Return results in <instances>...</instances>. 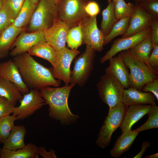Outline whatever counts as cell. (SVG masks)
<instances>
[{"mask_svg": "<svg viewBox=\"0 0 158 158\" xmlns=\"http://www.w3.org/2000/svg\"><path fill=\"white\" fill-rule=\"evenodd\" d=\"M22 79L27 86L40 90L47 86L59 87L60 80L53 76L52 68H46L35 60L28 52L14 57Z\"/></svg>", "mask_w": 158, "mask_h": 158, "instance_id": "6da1fadb", "label": "cell"}, {"mask_svg": "<svg viewBox=\"0 0 158 158\" xmlns=\"http://www.w3.org/2000/svg\"><path fill=\"white\" fill-rule=\"evenodd\" d=\"M74 84L61 87L47 86L39 90L49 106V116L60 121L62 124L68 125L75 123L79 118L78 115L71 111L68 104V97Z\"/></svg>", "mask_w": 158, "mask_h": 158, "instance_id": "7a4b0ae2", "label": "cell"}, {"mask_svg": "<svg viewBox=\"0 0 158 158\" xmlns=\"http://www.w3.org/2000/svg\"><path fill=\"white\" fill-rule=\"evenodd\" d=\"M124 63L130 70V87L141 91L144 85L158 78V71L136 58L128 49L120 52Z\"/></svg>", "mask_w": 158, "mask_h": 158, "instance_id": "3957f363", "label": "cell"}, {"mask_svg": "<svg viewBox=\"0 0 158 158\" xmlns=\"http://www.w3.org/2000/svg\"><path fill=\"white\" fill-rule=\"evenodd\" d=\"M59 19V9L54 0H40L28 25V32L43 31Z\"/></svg>", "mask_w": 158, "mask_h": 158, "instance_id": "277c9868", "label": "cell"}, {"mask_svg": "<svg viewBox=\"0 0 158 158\" xmlns=\"http://www.w3.org/2000/svg\"><path fill=\"white\" fill-rule=\"evenodd\" d=\"M128 107L122 102L109 108L96 142L100 148L104 149L109 145L113 133L122 123Z\"/></svg>", "mask_w": 158, "mask_h": 158, "instance_id": "5b68a950", "label": "cell"}, {"mask_svg": "<svg viewBox=\"0 0 158 158\" xmlns=\"http://www.w3.org/2000/svg\"><path fill=\"white\" fill-rule=\"evenodd\" d=\"M97 87L99 98L108 105L109 108L122 102L124 88L111 74L105 73L102 76Z\"/></svg>", "mask_w": 158, "mask_h": 158, "instance_id": "8992f818", "label": "cell"}, {"mask_svg": "<svg viewBox=\"0 0 158 158\" xmlns=\"http://www.w3.org/2000/svg\"><path fill=\"white\" fill-rule=\"evenodd\" d=\"M95 51L91 46L86 45L85 51L75 59L71 71V84L82 87L86 83L93 69Z\"/></svg>", "mask_w": 158, "mask_h": 158, "instance_id": "52a82bcc", "label": "cell"}, {"mask_svg": "<svg viewBox=\"0 0 158 158\" xmlns=\"http://www.w3.org/2000/svg\"><path fill=\"white\" fill-rule=\"evenodd\" d=\"M88 0H59L58 6L59 19L71 28L77 25L83 18L88 16L85 6Z\"/></svg>", "mask_w": 158, "mask_h": 158, "instance_id": "ba28073f", "label": "cell"}, {"mask_svg": "<svg viewBox=\"0 0 158 158\" xmlns=\"http://www.w3.org/2000/svg\"><path fill=\"white\" fill-rule=\"evenodd\" d=\"M80 53L77 50L70 49L66 46L56 51L55 64L52 68V73L55 78L63 81L66 85H69L70 83L71 63Z\"/></svg>", "mask_w": 158, "mask_h": 158, "instance_id": "9c48e42d", "label": "cell"}, {"mask_svg": "<svg viewBox=\"0 0 158 158\" xmlns=\"http://www.w3.org/2000/svg\"><path fill=\"white\" fill-rule=\"evenodd\" d=\"M20 105L15 107L12 115L16 120L25 119L32 115L47 104L40 90L31 89L29 92L23 94L19 101Z\"/></svg>", "mask_w": 158, "mask_h": 158, "instance_id": "30bf717a", "label": "cell"}, {"mask_svg": "<svg viewBox=\"0 0 158 158\" xmlns=\"http://www.w3.org/2000/svg\"><path fill=\"white\" fill-rule=\"evenodd\" d=\"M97 16H88L80 21L83 35V44L91 46L95 51L104 49L105 36L97 26Z\"/></svg>", "mask_w": 158, "mask_h": 158, "instance_id": "8fae6325", "label": "cell"}, {"mask_svg": "<svg viewBox=\"0 0 158 158\" xmlns=\"http://www.w3.org/2000/svg\"><path fill=\"white\" fill-rule=\"evenodd\" d=\"M151 32L150 27L136 34L125 38L115 40L111 48L100 59L103 64L117 54L122 51L129 49L138 44Z\"/></svg>", "mask_w": 158, "mask_h": 158, "instance_id": "7c38bea8", "label": "cell"}, {"mask_svg": "<svg viewBox=\"0 0 158 158\" xmlns=\"http://www.w3.org/2000/svg\"><path fill=\"white\" fill-rule=\"evenodd\" d=\"M43 41H46L44 31L28 32L24 30L18 35L12 44L10 55L14 57L27 52L35 44Z\"/></svg>", "mask_w": 158, "mask_h": 158, "instance_id": "4fadbf2b", "label": "cell"}, {"mask_svg": "<svg viewBox=\"0 0 158 158\" xmlns=\"http://www.w3.org/2000/svg\"><path fill=\"white\" fill-rule=\"evenodd\" d=\"M70 28L64 22L59 19L50 28L44 31L46 41L56 51L65 47Z\"/></svg>", "mask_w": 158, "mask_h": 158, "instance_id": "5bb4252c", "label": "cell"}, {"mask_svg": "<svg viewBox=\"0 0 158 158\" xmlns=\"http://www.w3.org/2000/svg\"><path fill=\"white\" fill-rule=\"evenodd\" d=\"M130 17L128 28L121 38L126 37L140 32L150 27L154 20L142 7L136 4Z\"/></svg>", "mask_w": 158, "mask_h": 158, "instance_id": "9a60e30c", "label": "cell"}, {"mask_svg": "<svg viewBox=\"0 0 158 158\" xmlns=\"http://www.w3.org/2000/svg\"><path fill=\"white\" fill-rule=\"evenodd\" d=\"M0 77L14 84L23 94L30 90L24 82L18 66L13 60L0 63Z\"/></svg>", "mask_w": 158, "mask_h": 158, "instance_id": "2e32d148", "label": "cell"}, {"mask_svg": "<svg viewBox=\"0 0 158 158\" xmlns=\"http://www.w3.org/2000/svg\"><path fill=\"white\" fill-rule=\"evenodd\" d=\"M108 60L109 65L106 69L105 73L110 74L114 77L124 89L130 87V73L121 53H120L117 56H115Z\"/></svg>", "mask_w": 158, "mask_h": 158, "instance_id": "e0dca14e", "label": "cell"}, {"mask_svg": "<svg viewBox=\"0 0 158 158\" xmlns=\"http://www.w3.org/2000/svg\"><path fill=\"white\" fill-rule=\"evenodd\" d=\"M156 98L150 92H144L130 87L124 89L122 102L128 106L138 104H155Z\"/></svg>", "mask_w": 158, "mask_h": 158, "instance_id": "ac0fdd59", "label": "cell"}, {"mask_svg": "<svg viewBox=\"0 0 158 158\" xmlns=\"http://www.w3.org/2000/svg\"><path fill=\"white\" fill-rule=\"evenodd\" d=\"M151 105L142 104L128 106L120 127L122 133L131 130L133 124L147 114Z\"/></svg>", "mask_w": 158, "mask_h": 158, "instance_id": "d6986e66", "label": "cell"}, {"mask_svg": "<svg viewBox=\"0 0 158 158\" xmlns=\"http://www.w3.org/2000/svg\"><path fill=\"white\" fill-rule=\"evenodd\" d=\"M139 132L131 129L122 133L110 151L111 156L120 157L124 153L129 150Z\"/></svg>", "mask_w": 158, "mask_h": 158, "instance_id": "ffe728a7", "label": "cell"}, {"mask_svg": "<svg viewBox=\"0 0 158 158\" xmlns=\"http://www.w3.org/2000/svg\"><path fill=\"white\" fill-rule=\"evenodd\" d=\"M26 28H19L11 24L0 35V58L7 56L16 39Z\"/></svg>", "mask_w": 158, "mask_h": 158, "instance_id": "44dd1931", "label": "cell"}, {"mask_svg": "<svg viewBox=\"0 0 158 158\" xmlns=\"http://www.w3.org/2000/svg\"><path fill=\"white\" fill-rule=\"evenodd\" d=\"M26 132L24 126L15 125L9 136L3 142V148L16 150L24 147L25 145L24 141Z\"/></svg>", "mask_w": 158, "mask_h": 158, "instance_id": "7402d4cb", "label": "cell"}, {"mask_svg": "<svg viewBox=\"0 0 158 158\" xmlns=\"http://www.w3.org/2000/svg\"><path fill=\"white\" fill-rule=\"evenodd\" d=\"M37 147L34 144L29 143L23 147L16 150L3 148L0 149V158H38Z\"/></svg>", "mask_w": 158, "mask_h": 158, "instance_id": "603a6c76", "label": "cell"}, {"mask_svg": "<svg viewBox=\"0 0 158 158\" xmlns=\"http://www.w3.org/2000/svg\"><path fill=\"white\" fill-rule=\"evenodd\" d=\"M28 52L31 56L42 58L47 60L53 67L54 66L56 51L46 41L40 42L35 44Z\"/></svg>", "mask_w": 158, "mask_h": 158, "instance_id": "cb8c5ba5", "label": "cell"}, {"mask_svg": "<svg viewBox=\"0 0 158 158\" xmlns=\"http://www.w3.org/2000/svg\"><path fill=\"white\" fill-rule=\"evenodd\" d=\"M37 5L32 0H25L18 15L11 24L19 28H26L31 19Z\"/></svg>", "mask_w": 158, "mask_h": 158, "instance_id": "d4e9b609", "label": "cell"}, {"mask_svg": "<svg viewBox=\"0 0 158 158\" xmlns=\"http://www.w3.org/2000/svg\"><path fill=\"white\" fill-rule=\"evenodd\" d=\"M0 96L6 99L15 106L23 97L22 94L14 84L0 77Z\"/></svg>", "mask_w": 158, "mask_h": 158, "instance_id": "484cf974", "label": "cell"}, {"mask_svg": "<svg viewBox=\"0 0 158 158\" xmlns=\"http://www.w3.org/2000/svg\"><path fill=\"white\" fill-rule=\"evenodd\" d=\"M153 46L151 33L128 50L137 59L145 63L151 53Z\"/></svg>", "mask_w": 158, "mask_h": 158, "instance_id": "4316f807", "label": "cell"}, {"mask_svg": "<svg viewBox=\"0 0 158 158\" xmlns=\"http://www.w3.org/2000/svg\"><path fill=\"white\" fill-rule=\"evenodd\" d=\"M107 7L102 12V19L100 25L101 29L105 37L110 31L114 24L118 20L114 11V2L111 0L107 1Z\"/></svg>", "mask_w": 158, "mask_h": 158, "instance_id": "83f0119b", "label": "cell"}, {"mask_svg": "<svg viewBox=\"0 0 158 158\" xmlns=\"http://www.w3.org/2000/svg\"><path fill=\"white\" fill-rule=\"evenodd\" d=\"M130 18V17L121 18L114 24L109 33L105 37L104 45L109 43L116 37L125 34L128 28Z\"/></svg>", "mask_w": 158, "mask_h": 158, "instance_id": "f1b7e54d", "label": "cell"}, {"mask_svg": "<svg viewBox=\"0 0 158 158\" xmlns=\"http://www.w3.org/2000/svg\"><path fill=\"white\" fill-rule=\"evenodd\" d=\"M83 35L80 22L76 26L71 28L68 32L66 43L71 49L77 50L83 44Z\"/></svg>", "mask_w": 158, "mask_h": 158, "instance_id": "f546056e", "label": "cell"}, {"mask_svg": "<svg viewBox=\"0 0 158 158\" xmlns=\"http://www.w3.org/2000/svg\"><path fill=\"white\" fill-rule=\"evenodd\" d=\"M135 6L132 3H126L124 0H118L114 2V11L116 19L118 20L125 17H131Z\"/></svg>", "mask_w": 158, "mask_h": 158, "instance_id": "4dcf8cb0", "label": "cell"}, {"mask_svg": "<svg viewBox=\"0 0 158 158\" xmlns=\"http://www.w3.org/2000/svg\"><path fill=\"white\" fill-rule=\"evenodd\" d=\"M25 0H2V7L12 22L16 18Z\"/></svg>", "mask_w": 158, "mask_h": 158, "instance_id": "1f68e13d", "label": "cell"}, {"mask_svg": "<svg viewBox=\"0 0 158 158\" xmlns=\"http://www.w3.org/2000/svg\"><path fill=\"white\" fill-rule=\"evenodd\" d=\"M16 120V117L12 115L0 118V143H3L9 136Z\"/></svg>", "mask_w": 158, "mask_h": 158, "instance_id": "d6a6232c", "label": "cell"}, {"mask_svg": "<svg viewBox=\"0 0 158 158\" xmlns=\"http://www.w3.org/2000/svg\"><path fill=\"white\" fill-rule=\"evenodd\" d=\"M147 120L139 128L135 130L140 132L145 130L158 128V107L154 104L151 105L147 114Z\"/></svg>", "mask_w": 158, "mask_h": 158, "instance_id": "836d02e7", "label": "cell"}, {"mask_svg": "<svg viewBox=\"0 0 158 158\" xmlns=\"http://www.w3.org/2000/svg\"><path fill=\"white\" fill-rule=\"evenodd\" d=\"M137 4L150 14L154 20H158V0H144Z\"/></svg>", "mask_w": 158, "mask_h": 158, "instance_id": "e575fe53", "label": "cell"}, {"mask_svg": "<svg viewBox=\"0 0 158 158\" xmlns=\"http://www.w3.org/2000/svg\"><path fill=\"white\" fill-rule=\"evenodd\" d=\"M15 106L6 99L0 96V118L12 114Z\"/></svg>", "mask_w": 158, "mask_h": 158, "instance_id": "d590c367", "label": "cell"}, {"mask_svg": "<svg viewBox=\"0 0 158 158\" xmlns=\"http://www.w3.org/2000/svg\"><path fill=\"white\" fill-rule=\"evenodd\" d=\"M141 91L144 92H150L155 96L158 100V78L154 79L152 81L145 84Z\"/></svg>", "mask_w": 158, "mask_h": 158, "instance_id": "8d00e7d4", "label": "cell"}, {"mask_svg": "<svg viewBox=\"0 0 158 158\" xmlns=\"http://www.w3.org/2000/svg\"><path fill=\"white\" fill-rule=\"evenodd\" d=\"M85 11L89 16L97 15L99 13L100 8L98 3L94 1L89 0L85 7Z\"/></svg>", "mask_w": 158, "mask_h": 158, "instance_id": "74e56055", "label": "cell"}, {"mask_svg": "<svg viewBox=\"0 0 158 158\" xmlns=\"http://www.w3.org/2000/svg\"><path fill=\"white\" fill-rule=\"evenodd\" d=\"M154 70L158 71V45L154 46L146 63Z\"/></svg>", "mask_w": 158, "mask_h": 158, "instance_id": "f35d334b", "label": "cell"}, {"mask_svg": "<svg viewBox=\"0 0 158 158\" xmlns=\"http://www.w3.org/2000/svg\"><path fill=\"white\" fill-rule=\"evenodd\" d=\"M12 23L8 14L2 7L0 10V35Z\"/></svg>", "mask_w": 158, "mask_h": 158, "instance_id": "ab89813d", "label": "cell"}, {"mask_svg": "<svg viewBox=\"0 0 158 158\" xmlns=\"http://www.w3.org/2000/svg\"><path fill=\"white\" fill-rule=\"evenodd\" d=\"M151 39L153 47L158 45V20H154L150 25Z\"/></svg>", "mask_w": 158, "mask_h": 158, "instance_id": "60d3db41", "label": "cell"}, {"mask_svg": "<svg viewBox=\"0 0 158 158\" xmlns=\"http://www.w3.org/2000/svg\"><path fill=\"white\" fill-rule=\"evenodd\" d=\"M37 154L44 158H56L55 151L51 150L49 152H47L44 147H37Z\"/></svg>", "mask_w": 158, "mask_h": 158, "instance_id": "b9f144b4", "label": "cell"}, {"mask_svg": "<svg viewBox=\"0 0 158 158\" xmlns=\"http://www.w3.org/2000/svg\"><path fill=\"white\" fill-rule=\"evenodd\" d=\"M151 145L150 142L147 141H145L142 142L141 145L142 149L136 155L133 157L134 158H141L143 155L147 150L148 147H150Z\"/></svg>", "mask_w": 158, "mask_h": 158, "instance_id": "7bdbcfd3", "label": "cell"}, {"mask_svg": "<svg viewBox=\"0 0 158 158\" xmlns=\"http://www.w3.org/2000/svg\"><path fill=\"white\" fill-rule=\"evenodd\" d=\"M158 157V153H157L155 154L145 156V158H157Z\"/></svg>", "mask_w": 158, "mask_h": 158, "instance_id": "ee69618b", "label": "cell"}, {"mask_svg": "<svg viewBox=\"0 0 158 158\" xmlns=\"http://www.w3.org/2000/svg\"><path fill=\"white\" fill-rule=\"evenodd\" d=\"M32 1L35 4H37L40 0H32Z\"/></svg>", "mask_w": 158, "mask_h": 158, "instance_id": "f6af8a7d", "label": "cell"}, {"mask_svg": "<svg viewBox=\"0 0 158 158\" xmlns=\"http://www.w3.org/2000/svg\"><path fill=\"white\" fill-rule=\"evenodd\" d=\"M56 4L58 6L59 1V0H54Z\"/></svg>", "mask_w": 158, "mask_h": 158, "instance_id": "bcb514c9", "label": "cell"}, {"mask_svg": "<svg viewBox=\"0 0 158 158\" xmlns=\"http://www.w3.org/2000/svg\"><path fill=\"white\" fill-rule=\"evenodd\" d=\"M2 6V0H0V10L1 9Z\"/></svg>", "mask_w": 158, "mask_h": 158, "instance_id": "7dc6e473", "label": "cell"}, {"mask_svg": "<svg viewBox=\"0 0 158 158\" xmlns=\"http://www.w3.org/2000/svg\"><path fill=\"white\" fill-rule=\"evenodd\" d=\"M143 0H135V1L136 2V4H138V3H139V2H140V1H143Z\"/></svg>", "mask_w": 158, "mask_h": 158, "instance_id": "c3c4849f", "label": "cell"}, {"mask_svg": "<svg viewBox=\"0 0 158 158\" xmlns=\"http://www.w3.org/2000/svg\"><path fill=\"white\" fill-rule=\"evenodd\" d=\"M118 0H112V1L114 2H116V1H117Z\"/></svg>", "mask_w": 158, "mask_h": 158, "instance_id": "681fc988", "label": "cell"}]
</instances>
